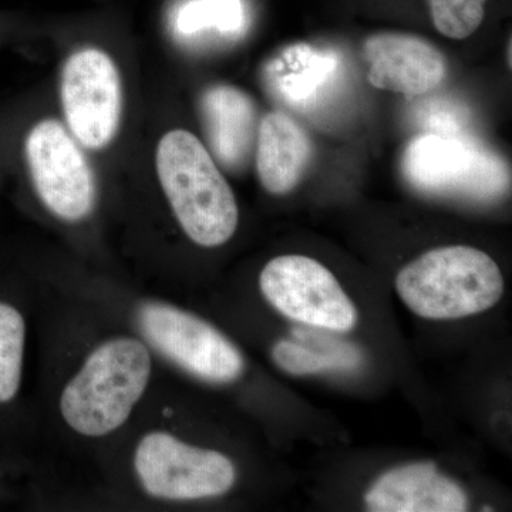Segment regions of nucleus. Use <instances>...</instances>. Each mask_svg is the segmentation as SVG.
<instances>
[{
	"label": "nucleus",
	"mask_w": 512,
	"mask_h": 512,
	"mask_svg": "<svg viewBox=\"0 0 512 512\" xmlns=\"http://www.w3.org/2000/svg\"><path fill=\"white\" fill-rule=\"evenodd\" d=\"M157 178L178 224L204 248L224 245L238 228L239 211L210 151L183 128L167 131L156 148Z\"/></svg>",
	"instance_id": "1"
},
{
	"label": "nucleus",
	"mask_w": 512,
	"mask_h": 512,
	"mask_svg": "<svg viewBox=\"0 0 512 512\" xmlns=\"http://www.w3.org/2000/svg\"><path fill=\"white\" fill-rule=\"evenodd\" d=\"M150 376V352L140 340L117 338L103 343L64 387L60 397L64 421L82 436L113 433L130 417Z\"/></svg>",
	"instance_id": "2"
},
{
	"label": "nucleus",
	"mask_w": 512,
	"mask_h": 512,
	"mask_svg": "<svg viewBox=\"0 0 512 512\" xmlns=\"http://www.w3.org/2000/svg\"><path fill=\"white\" fill-rule=\"evenodd\" d=\"M396 289L407 308L426 319H458L493 308L504 278L480 249L454 245L433 249L404 266Z\"/></svg>",
	"instance_id": "3"
},
{
	"label": "nucleus",
	"mask_w": 512,
	"mask_h": 512,
	"mask_svg": "<svg viewBox=\"0 0 512 512\" xmlns=\"http://www.w3.org/2000/svg\"><path fill=\"white\" fill-rule=\"evenodd\" d=\"M403 171L413 187L429 194L490 201L510 190V170L497 154L448 131L414 138Z\"/></svg>",
	"instance_id": "4"
},
{
	"label": "nucleus",
	"mask_w": 512,
	"mask_h": 512,
	"mask_svg": "<svg viewBox=\"0 0 512 512\" xmlns=\"http://www.w3.org/2000/svg\"><path fill=\"white\" fill-rule=\"evenodd\" d=\"M22 157L37 197L66 222H79L96 204V177L84 148L64 123L36 121L26 131Z\"/></svg>",
	"instance_id": "5"
},
{
	"label": "nucleus",
	"mask_w": 512,
	"mask_h": 512,
	"mask_svg": "<svg viewBox=\"0 0 512 512\" xmlns=\"http://www.w3.org/2000/svg\"><path fill=\"white\" fill-rule=\"evenodd\" d=\"M64 126L86 150H104L119 134L123 82L109 52L83 46L66 57L60 72Z\"/></svg>",
	"instance_id": "6"
},
{
	"label": "nucleus",
	"mask_w": 512,
	"mask_h": 512,
	"mask_svg": "<svg viewBox=\"0 0 512 512\" xmlns=\"http://www.w3.org/2000/svg\"><path fill=\"white\" fill-rule=\"evenodd\" d=\"M266 301L286 318L329 332H349L357 311L335 275L315 259L282 255L272 259L259 275Z\"/></svg>",
	"instance_id": "7"
},
{
	"label": "nucleus",
	"mask_w": 512,
	"mask_h": 512,
	"mask_svg": "<svg viewBox=\"0 0 512 512\" xmlns=\"http://www.w3.org/2000/svg\"><path fill=\"white\" fill-rule=\"evenodd\" d=\"M134 467L148 494L163 500H200L228 493L234 464L224 454L190 446L163 431L147 434L137 446Z\"/></svg>",
	"instance_id": "8"
},
{
	"label": "nucleus",
	"mask_w": 512,
	"mask_h": 512,
	"mask_svg": "<svg viewBox=\"0 0 512 512\" xmlns=\"http://www.w3.org/2000/svg\"><path fill=\"white\" fill-rule=\"evenodd\" d=\"M144 335L165 356L208 382L237 379L244 370L239 350L210 323L165 303L141 306Z\"/></svg>",
	"instance_id": "9"
},
{
	"label": "nucleus",
	"mask_w": 512,
	"mask_h": 512,
	"mask_svg": "<svg viewBox=\"0 0 512 512\" xmlns=\"http://www.w3.org/2000/svg\"><path fill=\"white\" fill-rule=\"evenodd\" d=\"M363 53L369 63V83L409 99L433 92L448 72L446 57L436 46L407 33L382 32L367 37Z\"/></svg>",
	"instance_id": "10"
},
{
	"label": "nucleus",
	"mask_w": 512,
	"mask_h": 512,
	"mask_svg": "<svg viewBox=\"0 0 512 512\" xmlns=\"http://www.w3.org/2000/svg\"><path fill=\"white\" fill-rule=\"evenodd\" d=\"M375 512H461L467 510L463 488L443 476L434 463L409 464L384 474L367 491Z\"/></svg>",
	"instance_id": "11"
},
{
	"label": "nucleus",
	"mask_w": 512,
	"mask_h": 512,
	"mask_svg": "<svg viewBox=\"0 0 512 512\" xmlns=\"http://www.w3.org/2000/svg\"><path fill=\"white\" fill-rule=\"evenodd\" d=\"M311 158V140L295 120L282 111L266 114L256 130V173L266 191L291 192Z\"/></svg>",
	"instance_id": "12"
},
{
	"label": "nucleus",
	"mask_w": 512,
	"mask_h": 512,
	"mask_svg": "<svg viewBox=\"0 0 512 512\" xmlns=\"http://www.w3.org/2000/svg\"><path fill=\"white\" fill-rule=\"evenodd\" d=\"M202 116L215 156L228 167L244 164L256 138L254 101L238 87H211L201 100Z\"/></svg>",
	"instance_id": "13"
},
{
	"label": "nucleus",
	"mask_w": 512,
	"mask_h": 512,
	"mask_svg": "<svg viewBox=\"0 0 512 512\" xmlns=\"http://www.w3.org/2000/svg\"><path fill=\"white\" fill-rule=\"evenodd\" d=\"M335 57L306 45L288 47L271 69L276 92L288 103L302 106L318 94L336 72Z\"/></svg>",
	"instance_id": "14"
},
{
	"label": "nucleus",
	"mask_w": 512,
	"mask_h": 512,
	"mask_svg": "<svg viewBox=\"0 0 512 512\" xmlns=\"http://www.w3.org/2000/svg\"><path fill=\"white\" fill-rule=\"evenodd\" d=\"M25 320L18 309L0 303V404L18 393L25 353Z\"/></svg>",
	"instance_id": "15"
},
{
	"label": "nucleus",
	"mask_w": 512,
	"mask_h": 512,
	"mask_svg": "<svg viewBox=\"0 0 512 512\" xmlns=\"http://www.w3.org/2000/svg\"><path fill=\"white\" fill-rule=\"evenodd\" d=\"M276 365L291 375H313L322 372H348L355 369L348 360L332 355L326 350L302 345V343L281 340L272 350Z\"/></svg>",
	"instance_id": "16"
},
{
	"label": "nucleus",
	"mask_w": 512,
	"mask_h": 512,
	"mask_svg": "<svg viewBox=\"0 0 512 512\" xmlns=\"http://www.w3.org/2000/svg\"><path fill=\"white\" fill-rule=\"evenodd\" d=\"M242 19L239 0H195L181 10L178 28L184 33L200 32L208 28L234 32L241 28Z\"/></svg>",
	"instance_id": "17"
},
{
	"label": "nucleus",
	"mask_w": 512,
	"mask_h": 512,
	"mask_svg": "<svg viewBox=\"0 0 512 512\" xmlns=\"http://www.w3.org/2000/svg\"><path fill=\"white\" fill-rule=\"evenodd\" d=\"M487 0H429L431 19L441 35L450 39H467L485 16Z\"/></svg>",
	"instance_id": "18"
}]
</instances>
